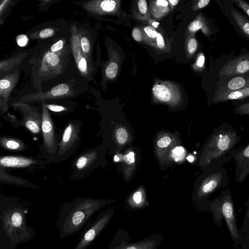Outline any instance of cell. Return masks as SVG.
<instances>
[{
  "mask_svg": "<svg viewBox=\"0 0 249 249\" xmlns=\"http://www.w3.org/2000/svg\"><path fill=\"white\" fill-rule=\"evenodd\" d=\"M249 97V87L241 89L223 94H215L214 103H219L229 100H240Z\"/></svg>",
  "mask_w": 249,
  "mask_h": 249,
  "instance_id": "cell-18",
  "label": "cell"
},
{
  "mask_svg": "<svg viewBox=\"0 0 249 249\" xmlns=\"http://www.w3.org/2000/svg\"><path fill=\"white\" fill-rule=\"evenodd\" d=\"M238 131L231 124L223 123L215 127L207 140L201 157L202 165L225 161L228 162L240 148L235 147L241 140Z\"/></svg>",
  "mask_w": 249,
  "mask_h": 249,
  "instance_id": "cell-3",
  "label": "cell"
},
{
  "mask_svg": "<svg viewBox=\"0 0 249 249\" xmlns=\"http://www.w3.org/2000/svg\"><path fill=\"white\" fill-rule=\"evenodd\" d=\"M139 9L142 14H145L147 11V2L145 0H140L138 3Z\"/></svg>",
  "mask_w": 249,
  "mask_h": 249,
  "instance_id": "cell-40",
  "label": "cell"
},
{
  "mask_svg": "<svg viewBox=\"0 0 249 249\" xmlns=\"http://www.w3.org/2000/svg\"><path fill=\"white\" fill-rule=\"evenodd\" d=\"M235 162V181L242 183L249 175V143L241 146L233 157Z\"/></svg>",
  "mask_w": 249,
  "mask_h": 249,
  "instance_id": "cell-11",
  "label": "cell"
},
{
  "mask_svg": "<svg viewBox=\"0 0 249 249\" xmlns=\"http://www.w3.org/2000/svg\"><path fill=\"white\" fill-rule=\"evenodd\" d=\"M80 131L77 123H70L63 133L59 147V154L63 155L71 149L77 142Z\"/></svg>",
  "mask_w": 249,
  "mask_h": 249,
  "instance_id": "cell-14",
  "label": "cell"
},
{
  "mask_svg": "<svg viewBox=\"0 0 249 249\" xmlns=\"http://www.w3.org/2000/svg\"><path fill=\"white\" fill-rule=\"evenodd\" d=\"M162 240V233L156 232L141 240L131 242L128 232L119 228L115 233L108 249H158Z\"/></svg>",
  "mask_w": 249,
  "mask_h": 249,
  "instance_id": "cell-5",
  "label": "cell"
},
{
  "mask_svg": "<svg viewBox=\"0 0 249 249\" xmlns=\"http://www.w3.org/2000/svg\"><path fill=\"white\" fill-rule=\"evenodd\" d=\"M72 48L75 61L76 62L78 68L83 74L88 73V64L85 56L83 55V52H82V49L80 45V41L79 37L75 35H73L72 36Z\"/></svg>",
  "mask_w": 249,
  "mask_h": 249,
  "instance_id": "cell-17",
  "label": "cell"
},
{
  "mask_svg": "<svg viewBox=\"0 0 249 249\" xmlns=\"http://www.w3.org/2000/svg\"><path fill=\"white\" fill-rule=\"evenodd\" d=\"M132 36L133 39L138 42H141L142 40V34L138 28H135L133 29Z\"/></svg>",
  "mask_w": 249,
  "mask_h": 249,
  "instance_id": "cell-39",
  "label": "cell"
},
{
  "mask_svg": "<svg viewBox=\"0 0 249 249\" xmlns=\"http://www.w3.org/2000/svg\"><path fill=\"white\" fill-rule=\"evenodd\" d=\"M247 215H248L249 220V200H248V211H247Z\"/></svg>",
  "mask_w": 249,
  "mask_h": 249,
  "instance_id": "cell-52",
  "label": "cell"
},
{
  "mask_svg": "<svg viewBox=\"0 0 249 249\" xmlns=\"http://www.w3.org/2000/svg\"><path fill=\"white\" fill-rule=\"evenodd\" d=\"M36 159L21 156H6L0 158V168H25L39 163Z\"/></svg>",
  "mask_w": 249,
  "mask_h": 249,
  "instance_id": "cell-15",
  "label": "cell"
},
{
  "mask_svg": "<svg viewBox=\"0 0 249 249\" xmlns=\"http://www.w3.org/2000/svg\"><path fill=\"white\" fill-rule=\"evenodd\" d=\"M28 213L27 207L19 202L1 200L0 249H16L34 238V231L27 223Z\"/></svg>",
  "mask_w": 249,
  "mask_h": 249,
  "instance_id": "cell-1",
  "label": "cell"
},
{
  "mask_svg": "<svg viewBox=\"0 0 249 249\" xmlns=\"http://www.w3.org/2000/svg\"><path fill=\"white\" fill-rule=\"evenodd\" d=\"M60 59L58 55L52 52H47L44 55L39 71L42 75L57 72L56 71L60 67Z\"/></svg>",
  "mask_w": 249,
  "mask_h": 249,
  "instance_id": "cell-16",
  "label": "cell"
},
{
  "mask_svg": "<svg viewBox=\"0 0 249 249\" xmlns=\"http://www.w3.org/2000/svg\"><path fill=\"white\" fill-rule=\"evenodd\" d=\"M233 111L236 115L249 116V102L236 106Z\"/></svg>",
  "mask_w": 249,
  "mask_h": 249,
  "instance_id": "cell-27",
  "label": "cell"
},
{
  "mask_svg": "<svg viewBox=\"0 0 249 249\" xmlns=\"http://www.w3.org/2000/svg\"><path fill=\"white\" fill-rule=\"evenodd\" d=\"M16 40L18 46L20 47L25 46L28 42V38L25 35H20L16 38Z\"/></svg>",
  "mask_w": 249,
  "mask_h": 249,
  "instance_id": "cell-36",
  "label": "cell"
},
{
  "mask_svg": "<svg viewBox=\"0 0 249 249\" xmlns=\"http://www.w3.org/2000/svg\"><path fill=\"white\" fill-rule=\"evenodd\" d=\"M144 31L150 38H154L157 36L158 32L153 27L150 26H146L144 28Z\"/></svg>",
  "mask_w": 249,
  "mask_h": 249,
  "instance_id": "cell-37",
  "label": "cell"
},
{
  "mask_svg": "<svg viewBox=\"0 0 249 249\" xmlns=\"http://www.w3.org/2000/svg\"><path fill=\"white\" fill-rule=\"evenodd\" d=\"M96 158V151H90L87 152L78 158L75 163V167L79 170H85L91 165Z\"/></svg>",
  "mask_w": 249,
  "mask_h": 249,
  "instance_id": "cell-22",
  "label": "cell"
},
{
  "mask_svg": "<svg viewBox=\"0 0 249 249\" xmlns=\"http://www.w3.org/2000/svg\"><path fill=\"white\" fill-rule=\"evenodd\" d=\"M169 2L171 3V4L172 5H175L178 2L179 0H169Z\"/></svg>",
  "mask_w": 249,
  "mask_h": 249,
  "instance_id": "cell-49",
  "label": "cell"
},
{
  "mask_svg": "<svg viewBox=\"0 0 249 249\" xmlns=\"http://www.w3.org/2000/svg\"><path fill=\"white\" fill-rule=\"evenodd\" d=\"M159 24V22H154L152 23L153 26L155 27H157L158 25Z\"/></svg>",
  "mask_w": 249,
  "mask_h": 249,
  "instance_id": "cell-51",
  "label": "cell"
},
{
  "mask_svg": "<svg viewBox=\"0 0 249 249\" xmlns=\"http://www.w3.org/2000/svg\"><path fill=\"white\" fill-rule=\"evenodd\" d=\"M26 56V53L18 55L11 59L1 61L0 63V71L1 76L6 74L18 67Z\"/></svg>",
  "mask_w": 249,
  "mask_h": 249,
  "instance_id": "cell-21",
  "label": "cell"
},
{
  "mask_svg": "<svg viewBox=\"0 0 249 249\" xmlns=\"http://www.w3.org/2000/svg\"><path fill=\"white\" fill-rule=\"evenodd\" d=\"M13 106L22 113L26 127L33 134H38L41 130L42 115L35 108L24 103L15 102Z\"/></svg>",
  "mask_w": 249,
  "mask_h": 249,
  "instance_id": "cell-9",
  "label": "cell"
},
{
  "mask_svg": "<svg viewBox=\"0 0 249 249\" xmlns=\"http://www.w3.org/2000/svg\"><path fill=\"white\" fill-rule=\"evenodd\" d=\"M171 142V138L168 136L162 137L158 142V145L161 148L167 146Z\"/></svg>",
  "mask_w": 249,
  "mask_h": 249,
  "instance_id": "cell-38",
  "label": "cell"
},
{
  "mask_svg": "<svg viewBox=\"0 0 249 249\" xmlns=\"http://www.w3.org/2000/svg\"><path fill=\"white\" fill-rule=\"evenodd\" d=\"M184 153V149L182 146L175 147L172 151V156L175 160L178 161L180 159V157Z\"/></svg>",
  "mask_w": 249,
  "mask_h": 249,
  "instance_id": "cell-34",
  "label": "cell"
},
{
  "mask_svg": "<svg viewBox=\"0 0 249 249\" xmlns=\"http://www.w3.org/2000/svg\"><path fill=\"white\" fill-rule=\"evenodd\" d=\"M205 57L203 54H201L198 57L196 65L199 68H202L204 64Z\"/></svg>",
  "mask_w": 249,
  "mask_h": 249,
  "instance_id": "cell-46",
  "label": "cell"
},
{
  "mask_svg": "<svg viewBox=\"0 0 249 249\" xmlns=\"http://www.w3.org/2000/svg\"><path fill=\"white\" fill-rule=\"evenodd\" d=\"M80 45L84 54H88L90 51V43L87 37L83 36L80 38Z\"/></svg>",
  "mask_w": 249,
  "mask_h": 249,
  "instance_id": "cell-31",
  "label": "cell"
},
{
  "mask_svg": "<svg viewBox=\"0 0 249 249\" xmlns=\"http://www.w3.org/2000/svg\"><path fill=\"white\" fill-rule=\"evenodd\" d=\"M187 160L190 162H192L194 161V158L193 156L190 155L187 157Z\"/></svg>",
  "mask_w": 249,
  "mask_h": 249,
  "instance_id": "cell-50",
  "label": "cell"
},
{
  "mask_svg": "<svg viewBox=\"0 0 249 249\" xmlns=\"http://www.w3.org/2000/svg\"><path fill=\"white\" fill-rule=\"evenodd\" d=\"M212 206L221 212L233 239L238 237V231L235 218L234 203L230 190L224 188L213 201Z\"/></svg>",
  "mask_w": 249,
  "mask_h": 249,
  "instance_id": "cell-7",
  "label": "cell"
},
{
  "mask_svg": "<svg viewBox=\"0 0 249 249\" xmlns=\"http://www.w3.org/2000/svg\"><path fill=\"white\" fill-rule=\"evenodd\" d=\"M72 95L70 87L66 84L57 85L44 92H36L21 97L19 102L24 103L67 97Z\"/></svg>",
  "mask_w": 249,
  "mask_h": 249,
  "instance_id": "cell-10",
  "label": "cell"
},
{
  "mask_svg": "<svg viewBox=\"0 0 249 249\" xmlns=\"http://www.w3.org/2000/svg\"><path fill=\"white\" fill-rule=\"evenodd\" d=\"M133 199L136 204H140L142 200V193L139 191L135 192L133 195Z\"/></svg>",
  "mask_w": 249,
  "mask_h": 249,
  "instance_id": "cell-44",
  "label": "cell"
},
{
  "mask_svg": "<svg viewBox=\"0 0 249 249\" xmlns=\"http://www.w3.org/2000/svg\"><path fill=\"white\" fill-rule=\"evenodd\" d=\"M233 2L249 17V4L242 0H234Z\"/></svg>",
  "mask_w": 249,
  "mask_h": 249,
  "instance_id": "cell-32",
  "label": "cell"
},
{
  "mask_svg": "<svg viewBox=\"0 0 249 249\" xmlns=\"http://www.w3.org/2000/svg\"><path fill=\"white\" fill-rule=\"evenodd\" d=\"M197 42L195 38H191L188 43V51L191 54H194L196 50Z\"/></svg>",
  "mask_w": 249,
  "mask_h": 249,
  "instance_id": "cell-33",
  "label": "cell"
},
{
  "mask_svg": "<svg viewBox=\"0 0 249 249\" xmlns=\"http://www.w3.org/2000/svg\"><path fill=\"white\" fill-rule=\"evenodd\" d=\"M156 37L158 47L160 49L163 48L164 47L165 43L162 35L158 33Z\"/></svg>",
  "mask_w": 249,
  "mask_h": 249,
  "instance_id": "cell-43",
  "label": "cell"
},
{
  "mask_svg": "<svg viewBox=\"0 0 249 249\" xmlns=\"http://www.w3.org/2000/svg\"><path fill=\"white\" fill-rule=\"evenodd\" d=\"M114 159L115 161H118L119 160V158L117 157V156H115Z\"/></svg>",
  "mask_w": 249,
  "mask_h": 249,
  "instance_id": "cell-53",
  "label": "cell"
},
{
  "mask_svg": "<svg viewBox=\"0 0 249 249\" xmlns=\"http://www.w3.org/2000/svg\"><path fill=\"white\" fill-rule=\"evenodd\" d=\"M124 160L128 163H131L134 162V153L133 152H129L128 154L124 156Z\"/></svg>",
  "mask_w": 249,
  "mask_h": 249,
  "instance_id": "cell-45",
  "label": "cell"
},
{
  "mask_svg": "<svg viewBox=\"0 0 249 249\" xmlns=\"http://www.w3.org/2000/svg\"><path fill=\"white\" fill-rule=\"evenodd\" d=\"M116 6V2L112 0H104L100 3L101 8L106 12L113 11Z\"/></svg>",
  "mask_w": 249,
  "mask_h": 249,
  "instance_id": "cell-30",
  "label": "cell"
},
{
  "mask_svg": "<svg viewBox=\"0 0 249 249\" xmlns=\"http://www.w3.org/2000/svg\"><path fill=\"white\" fill-rule=\"evenodd\" d=\"M46 105L48 109L54 112H60L66 110L64 107L52 104H46Z\"/></svg>",
  "mask_w": 249,
  "mask_h": 249,
  "instance_id": "cell-42",
  "label": "cell"
},
{
  "mask_svg": "<svg viewBox=\"0 0 249 249\" xmlns=\"http://www.w3.org/2000/svg\"><path fill=\"white\" fill-rule=\"evenodd\" d=\"M188 29L191 32H196L201 29L203 33L206 36H210L211 31L210 27L202 18H198L192 21L188 26Z\"/></svg>",
  "mask_w": 249,
  "mask_h": 249,
  "instance_id": "cell-26",
  "label": "cell"
},
{
  "mask_svg": "<svg viewBox=\"0 0 249 249\" xmlns=\"http://www.w3.org/2000/svg\"><path fill=\"white\" fill-rule=\"evenodd\" d=\"M226 163L217 161L207 166L196 193L199 199H206L218 190L227 188L229 179L227 170L223 166Z\"/></svg>",
  "mask_w": 249,
  "mask_h": 249,
  "instance_id": "cell-4",
  "label": "cell"
},
{
  "mask_svg": "<svg viewBox=\"0 0 249 249\" xmlns=\"http://www.w3.org/2000/svg\"><path fill=\"white\" fill-rule=\"evenodd\" d=\"M118 71V66L115 62L110 63L107 67L105 71L107 76L109 78H114Z\"/></svg>",
  "mask_w": 249,
  "mask_h": 249,
  "instance_id": "cell-28",
  "label": "cell"
},
{
  "mask_svg": "<svg viewBox=\"0 0 249 249\" xmlns=\"http://www.w3.org/2000/svg\"><path fill=\"white\" fill-rule=\"evenodd\" d=\"M111 202V200L78 197L62 205L56 220L60 238L64 239L76 233L96 212Z\"/></svg>",
  "mask_w": 249,
  "mask_h": 249,
  "instance_id": "cell-2",
  "label": "cell"
},
{
  "mask_svg": "<svg viewBox=\"0 0 249 249\" xmlns=\"http://www.w3.org/2000/svg\"><path fill=\"white\" fill-rule=\"evenodd\" d=\"M54 34V30L52 28H46L40 31L39 36L41 38H46L52 36Z\"/></svg>",
  "mask_w": 249,
  "mask_h": 249,
  "instance_id": "cell-35",
  "label": "cell"
},
{
  "mask_svg": "<svg viewBox=\"0 0 249 249\" xmlns=\"http://www.w3.org/2000/svg\"><path fill=\"white\" fill-rule=\"evenodd\" d=\"M0 143L4 148L9 150H22L25 146L24 143L19 140L10 137H1Z\"/></svg>",
  "mask_w": 249,
  "mask_h": 249,
  "instance_id": "cell-24",
  "label": "cell"
},
{
  "mask_svg": "<svg viewBox=\"0 0 249 249\" xmlns=\"http://www.w3.org/2000/svg\"><path fill=\"white\" fill-rule=\"evenodd\" d=\"M3 169V168H0V180L1 182L21 186L32 187L31 184L27 180L11 176L4 172Z\"/></svg>",
  "mask_w": 249,
  "mask_h": 249,
  "instance_id": "cell-23",
  "label": "cell"
},
{
  "mask_svg": "<svg viewBox=\"0 0 249 249\" xmlns=\"http://www.w3.org/2000/svg\"><path fill=\"white\" fill-rule=\"evenodd\" d=\"M249 71V54H244L229 60L219 71L220 76L230 77Z\"/></svg>",
  "mask_w": 249,
  "mask_h": 249,
  "instance_id": "cell-12",
  "label": "cell"
},
{
  "mask_svg": "<svg viewBox=\"0 0 249 249\" xmlns=\"http://www.w3.org/2000/svg\"><path fill=\"white\" fill-rule=\"evenodd\" d=\"M247 87H249V77L237 76L229 81L216 94H223Z\"/></svg>",
  "mask_w": 249,
  "mask_h": 249,
  "instance_id": "cell-19",
  "label": "cell"
},
{
  "mask_svg": "<svg viewBox=\"0 0 249 249\" xmlns=\"http://www.w3.org/2000/svg\"><path fill=\"white\" fill-rule=\"evenodd\" d=\"M210 2V0H200L197 3V8L201 9L206 7Z\"/></svg>",
  "mask_w": 249,
  "mask_h": 249,
  "instance_id": "cell-47",
  "label": "cell"
},
{
  "mask_svg": "<svg viewBox=\"0 0 249 249\" xmlns=\"http://www.w3.org/2000/svg\"><path fill=\"white\" fill-rule=\"evenodd\" d=\"M153 92L158 99L165 102L169 101L171 98L170 89L164 85H155L153 88Z\"/></svg>",
  "mask_w": 249,
  "mask_h": 249,
  "instance_id": "cell-25",
  "label": "cell"
},
{
  "mask_svg": "<svg viewBox=\"0 0 249 249\" xmlns=\"http://www.w3.org/2000/svg\"><path fill=\"white\" fill-rule=\"evenodd\" d=\"M168 1L165 0H158L157 1V4L159 6H167L168 5Z\"/></svg>",
  "mask_w": 249,
  "mask_h": 249,
  "instance_id": "cell-48",
  "label": "cell"
},
{
  "mask_svg": "<svg viewBox=\"0 0 249 249\" xmlns=\"http://www.w3.org/2000/svg\"><path fill=\"white\" fill-rule=\"evenodd\" d=\"M231 13L239 29L249 38V20L234 7L231 9Z\"/></svg>",
  "mask_w": 249,
  "mask_h": 249,
  "instance_id": "cell-20",
  "label": "cell"
},
{
  "mask_svg": "<svg viewBox=\"0 0 249 249\" xmlns=\"http://www.w3.org/2000/svg\"><path fill=\"white\" fill-rule=\"evenodd\" d=\"M18 77L19 71L16 70L12 73L1 78L0 80V107L3 112L8 109L9 97L18 81Z\"/></svg>",
  "mask_w": 249,
  "mask_h": 249,
  "instance_id": "cell-13",
  "label": "cell"
},
{
  "mask_svg": "<svg viewBox=\"0 0 249 249\" xmlns=\"http://www.w3.org/2000/svg\"><path fill=\"white\" fill-rule=\"evenodd\" d=\"M116 136L117 142L120 144H124L127 140L128 134L125 129L120 127L117 129Z\"/></svg>",
  "mask_w": 249,
  "mask_h": 249,
  "instance_id": "cell-29",
  "label": "cell"
},
{
  "mask_svg": "<svg viewBox=\"0 0 249 249\" xmlns=\"http://www.w3.org/2000/svg\"><path fill=\"white\" fill-rule=\"evenodd\" d=\"M42 105L41 130L43 135V144L48 153L54 154L55 153L57 148L54 125L44 101H42Z\"/></svg>",
  "mask_w": 249,
  "mask_h": 249,
  "instance_id": "cell-8",
  "label": "cell"
},
{
  "mask_svg": "<svg viewBox=\"0 0 249 249\" xmlns=\"http://www.w3.org/2000/svg\"><path fill=\"white\" fill-rule=\"evenodd\" d=\"M114 213V210L109 208L99 213L92 223L86 226L73 249H86L107 227Z\"/></svg>",
  "mask_w": 249,
  "mask_h": 249,
  "instance_id": "cell-6",
  "label": "cell"
},
{
  "mask_svg": "<svg viewBox=\"0 0 249 249\" xmlns=\"http://www.w3.org/2000/svg\"><path fill=\"white\" fill-rule=\"evenodd\" d=\"M63 41L62 40H59L55 43L53 44L51 47V51L55 53L58 51L60 50L63 47Z\"/></svg>",
  "mask_w": 249,
  "mask_h": 249,
  "instance_id": "cell-41",
  "label": "cell"
}]
</instances>
